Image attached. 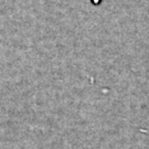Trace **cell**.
Returning a JSON list of instances; mask_svg holds the SVG:
<instances>
[{
  "instance_id": "6da1fadb",
  "label": "cell",
  "mask_w": 149,
  "mask_h": 149,
  "mask_svg": "<svg viewBox=\"0 0 149 149\" xmlns=\"http://www.w3.org/2000/svg\"><path fill=\"white\" fill-rule=\"evenodd\" d=\"M101 2H102V0H92V3H93V5H95V6L100 5Z\"/></svg>"
}]
</instances>
